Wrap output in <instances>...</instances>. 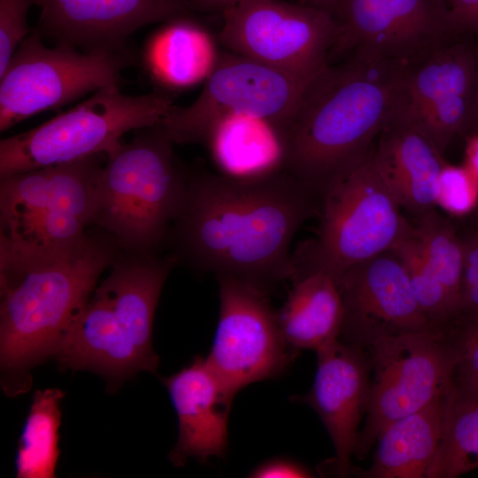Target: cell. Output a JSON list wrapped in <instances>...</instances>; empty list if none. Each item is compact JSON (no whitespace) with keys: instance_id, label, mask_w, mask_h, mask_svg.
<instances>
[{"instance_id":"6da1fadb","label":"cell","mask_w":478,"mask_h":478,"mask_svg":"<svg viewBox=\"0 0 478 478\" xmlns=\"http://www.w3.org/2000/svg\"><path fill=\"white\" fill-rule=\"evenodd\" d=\"M320 197L285 170L255 178L188 175L176 220L180 249L198 270L225 274L268 292L290 279V247L320 214Z\"/></svg>"},{"instance_id":"7a4b0ae2","label":"cell","mask_w":478,"mask_h":478,"mask_svg":"<svg viewBox=\"0 0 478 478\" xmlns=\"http://www.w3.org/2000/svg\"><path fill=\"white\" fill-rule=\"evenodd\" d=\"M407 63L353 54L307 84L289 126L284 170L320 199L371 150L397 109Z\"/></svg>"},{"instance_id":"3957f363","label":"cell","mask_w":478,"mask_h":478,"mask_svg":"<svg viewBox=\"0 0 478 478\" xmlns=\"http://www.w3.org/2000/svg\"><path fill=\"white\" fill-rule=\"evenodd\" d=\"M112 262L109 246L85 236L50 259L0 270V361L9 395L27 391L29 370L56 355Z\"/></svg>"},{"instance_id":"277c9868","label":"cell","mask_w":478,"mask_h":478,"mask_svg":"<svg viewBox=\"0 0 478 478\" xmlns=\"http://www.w3.org/2000/svg\"><path fill=\"white\" fill-rule=\"evenodd\" d=\"M173 264L155 258L115 263L61 343L60 368L93 371L110 389L140 371L155 372L154 314Z\"/></svg>"},{"instance_id":"5b68a950","label":"cell","mask_w":478,"mask_h":478,"mask_svg":"<svg viewBox=\"0 0 478 478\" xmlns=\"http://www.w3.org/2000/svg\"><path fill=\"white\" fill-rule=\"evenodd\" d=\"M103 155L1 178L0 270L50 259L86 236Z\"/></svg>"},{"instance_id":"8992f818","label":"cell","mask_w":478,"mask_h":478,"mask_svg":"<svg viewBox=\"0 0 478 478\" xmlns=\"http://www.w3.org/2000/svg\"><path fill=\"white\" fill-rule=\"evenodd\" d=\"M173 143L158 123L137 129L106 156L98 181L93 223L123 247L157 246L182 208L188 174L178 165Z\"/></svg>"},{"instance_id":"52a82bcc","label":"cell","mask_w":478,"mask_h":478,"mask_svg":"<svg viewBox=\"0 0 478 478\" xmlns=\"http://www.w3.org/2000/svg\"><path fill=\"white\" fill-rule=\"evenodd\" d=\"M401 210L371 149L322 197L317 235L292 255L291 281L312 272L336 280L351 266L392 250L414 229Z\"/></svg>"},{"instance_id":"ba28073f","label":"cell","mask_w":478,"mask_h":478,"mask_svg":"<svg viewBox=\"0 0 478 478\" xmlns=\"http://www.w3.org/2000/svg\"><path fill=\"white\" fill-rule=\"evenodd\" d=\"M108 86L38 127L0 142V177L105 153L121 136L158 123L174 106L166 93L128 96Z\"/></svg>"},{"instance_id":"9c48e42d","label":"cell","mask_w":478,"mask_h":478,"mask_svg":"<svg viewBox=\"0 0 478 478\" xmlns=\"http://www.w3.org/2000/svg\"><path fill=\"white\" fill-rule=\"evenodd\" d=\"M366 351L371 366L370 390L353 453L360 460L388 425L447 393L456 362L453 343L439 326L382 338Z\"/></svg>"},{"instance_id":"30bf717a","label":"cell","mask_w":478,"mask_h":478,"mask_svg":"<svg viewBox=\"0 0 478 478\" xmlns=\"http://www.w3.org/2000/svg\"><path fill=\"white\" fill-rule=\"evenodd\" d=\"M133 60L124 48L85 53L63 43L50 48L35 28L0 75V130L102 88L120 86Z\"/></svg>"},{"instance_id":"8fae6325","label":"cell","mask_w":478,"mask_h":478,"mask_svg":"<svg viewBox=\"0 0 478 478\" xmlns=\"http://www.w3.org/2000/svg\"><path fill=\"white\" fill-rule=\"evenodd\" d=\"M228 51L309 81L328 65L338 35L329 10L281 0H238L222 12Z\"/></svg>"},{"instance_id":"7c38bea8","label":"cell","mask_w":478,"mask_h":478,"mask_svg":"<svg viewBox=\"0 0 478 478\" xmlns=\"http://www.w3.org/2000/svg\"><path fill=\"white\" fill-rule=\"evenodd\" d=\"M309 81L231 51L221 53L197 98L185 107L174 105L159 124L173 143H203L213 123L228 114L258 116L289 132Z\"/></svg>"},{"instance_id":"4fadbf2b","label":"cell","mask_w":478,"mask_h":478,"mask_svg":"<svg viewBox=\"0 0 478 478\" xmlns=\"http://www.w3.org/2000/svg\"><path fill=\"white\" fill-rule=\"evenodd\" d=\"M220 314L207 363L235 394L285 372L298 353L285 342L267 292L219 274Z\"/></svg>"},{"instance_id":"5bb4252c","label":"cell","mask_w":478,"mask_h":478,"mask_svg":"<svg viewBox=\"0 0 478 478\" xmlns=\"http://www.w3.org/2000/svg\"><path fill=\"white\" fill-rule=\"evenodd\" d=\"M332 53L410 63L443 43L451 32L443 0H339Z\"/></svg>"},{"instance_id":"9a60e30c","label":"cell","mask_w":478,"mask_h":478,"mask_svg":"<svg viewBox=\"0 0 478 478\" xmlns=\"http://www.w3.org/2000/svg\"><path fill=\"white\" fill-rule=\"evenodd\" d=\"M478 75V57L461 43L441 44L405 66L395 116L443 154L466 125Z\"/></svg>"},{"instance_id":"2e32d148","label":"cell","mask_w":478,"mask_h":478,"mask_svg":"<svg viewBox=\"0 0 478 478\" xmlns=\"http://www.w3.org/2000/svg\"><path fill=\"white\" fill-rule=\"evenodd\" d=\"M343 306L339 339L366 351L376 341L434 327L420 309L405 268L390 250L356 264L336 280Z\"/></svg>"},{"instance_id":"e0dca14e","label":"cell","mask_w":478,"mask_h":478,"mask_svg":"<svg viewBox=\"0 0 478 478\" xmlns=\"http://www.w3.org/2000/svg\"><path fill=\"white\" fill-rule=\"evenodd\" d=\"M371 366L363 349L340 339L317 351L312 386L293 400L311 406L321 420L335 448L333 467L339 477L351 472L359 424L366 414Z\"/></svg>"},{"instance_id":"ac0fdd59","label":"cell","mask_w":478,"mask_h":478,"mask_svg":"<svg viewBox=\"0 0 478 478\" xmlns=\"http://www.w3.org/2000/svg\"><path fill=\"white\" fill-rule=\"evenodd\" d=\"M42 36L87 50L124 48L147 25L180 18L183 0H35Z\"/></svg>"},{"instance_id":"d6986e66","label":"cell","mask_w":478,"mask_h":478,"mask_svg":"<svg viewBox=\"0 0 478 478\" xmlns=\"http://www.w3.org/2000/svg\"><path fill=\"white\" fill-rule=\"evenodd\" d=\"M179 422L177 442L170 452L175 466L189 458L201 463L223 457L227 448V421L235 397L205 358L196 357L179 372L162 378Z\"/></svg>"},{"instance_id":"ffe728a7","label":"cell","mask_w":478,"mask_h":478,"mask_svg":"<svg viewBox=\"0 0 478 478\" xmlns=\"http://www.w3.org/2000/svg\"><path fill=\"white\" fill-rule=\"evenodd\" d=\"M372 148L375 166L400 207L418 218L436 209L443 153L417 129L394 116Z\"/></svg>"},{"instance_id":"44dd1931","label":"cell","mask_w":478,"mask_h":478,"mask_svg":"<svg viewBox=\"0 0 478 478\" xmlns=\"http://www.w3.org/2000/svg\"><path fill=\"white\" fill-rule=\"evenodd\" d=\"M288 131L250 114H228L208 130L203 143L221 170L235 178H255L284 170Z\"/></svg>"},{"instance_id":"7402d4cb","label":"cell","mask_w":478,"mask_h":478,"mask_svg":"<svg viewBox=\"0 0 478 478\" xmlns=\"http://www.w3.org/2000/svg\"><path fill=\"white\" fill-rule=\"evenodd\" d=\"M293 288L277 321L287 344L295 351H318L339 339L343 306L336 281L323 272L292 280Z\"/></svg>"},{"instance_id":"603a6c76","label":"cell","mask_w":478,"mask_h":478,"mask_svg":"<svg viewBox=\"0 0 478 478\" xmlns=\"http://www.w3.org/2000/svg\"><path fill=\"white\" fill-rule=\"evenodd\" d=\"M446 395V394H445ZM388 425L365 478H426L442 436L444 397Z\"/></svg>"},{"instance_id":"cb8c5ba5","label":"cell","mask_w":478,"mask_h":478,"mask_svg":"<svg viewBox=\"0 0 478 478\" xmlns=\"http://www.w3.org/2000/svg\"><path fill=\"white\" fill-rule=\"evenodd\" d=\"M221 52L217 41L201 26L174 19L149 40L145 62L153 78L171 89L205 81Z\"/></svg>"},{"instance_id":"d4e9b609","label":"cell","mask_w":478,"mask_h":478,"mask_svg":"<svg viewBox=\"0 0 478 478\" xmlns=\"http://www.w3.org/2000/svg\"><path fill=\"white\" fill-rule=\"evenodd\" d=\"M478 468V389L451 385L442 436L426 478H456Z\"/></svg>"},{"instance_id":"484cf974","label":"cell","mask_w":478,"mask_h":478,"mask_svg":"<svg viewBox=\"0 0 478 478\" xmlns=\"http://www.w3.org/2000/svg\"><path fill=\"white\" fill-rule=\"evenodd\" d=\"M64 396L65 393L58 389H46L35 393L19 442L16 458L18 477L55 476L60 453V402Z\"/></svg>"},{"instance_id":"4316f807","label":"cell","mask_w":478,"mask_h":478,"mask_svg":"<svg viewBox=\"0 0 478 478\" xmlns=\"http://www.w3.org/2000/svg\"><path fill=\"white\" fill-rule=\"evenodd\" d=\"M414 234L442 284L460 309L464 253L459 229L451 219L434 209L418 218Z\"/></svg>"},{"instance_id":"83f0119b","label":"cell","mask_w":478,"mask_h":478,"mask_svg":"<svg viewBox=\"0 0 478 478\" xmlns=\"http://www.w3.org/2000/svg\"><path fill=\"white\" fill-rule=\"evenodd\" d=\"M391 251L404 265L414 297L430 322L439 327L451 323L459 316V306L431 266L414 229Z\"/></svg>"},{"instance_id":"f1b7e54d","label":"cell","mask_w":478,"mask_h":478,"mask_svg":"<svg viewBox=\"0 0 478 478\" xmlns=\"http://www.w3.org/2000/svg\"><path fill=\"white\" fill-rule=\"evenodd\" d=\"M436 204L451 217L466 220L478 206V180L464 165L445 161L438 178Z\"/></svg>"},{"instance_id":"f546056e","label":"cell","mask_w":478,"mask_h":478,"mask_svg":"<svg viewBox=\"0 0 478 478\" xmlns=\"http://www.w3.org/2000/svg\"><path fill=\"white\" fill-rule=\"evenodd\" d=\"M445 328L456 353L451 385L478 389V320L457 318Z\"/></svg>"},{"instance_id":"4dcf8cb0","label":"cell","mask_w":478,"mask_h":478,"mask_svg":"<svg viewBox=\"0 0 478 478\" xmlns=\"http://www.w3.org/2000/svg\"><path fill=\"white\" fill-rule=\"evenodd\" d=\"M35 0H0V75L30 34L27 12Z\"/></svg>"},{"instance_id":"1f68e13d","label":"cell","mask_w":478,"mask_h":478,"mask_svg":"<svg viewBox=\"0 0 478 478\" xmlns=\"http://www.w3.org/2000/svg\"><path fill=\"white\" fill-rule=\"evenodd\" d=\"M459 231L463 245L464 267L460 309L457 318L478 320V229L467 225Z\"/></svg>"},{"instance_id":"d6a6232c","label":"cell","mask_w":478,"mask_h":478,"mask_svg":"<svg viewBox=\"0 0 478 478\" xmlns=\"http://www.w3.org/2000/svg\"><path fill=\"white\" fill-rule=\"evenodd\" d=\"M256 478H307L313 477L312 472L304 465L288 459L266 460L249 474Z\"/></svg>"},{"instance_id":"836d02e7","label":"cell","mask_w":478,"mask_h":478,"mask_svg":"<svg viewBox=\"0 0 478 478\" xmlns=\"http://www.w3.org/2000/svg\"><path fill=\"white\" fill-rule=\"evenodd\" d=\"M451 32L478 34V0H450Z\"/></svg>"},{"instance_id":"e575fe53","label":"cell","mask_w":478,"mask_h":478,"mask_svg":"<svg viewBox=\"0 0 478 478\" xmlns=\"http://www.w3.org/2000/svg\"><path fill=\"white\" fill-rule=\"evenodd\" d=\"M466 139L464 166L478 180V134L471 135Z\"/></svg>"},{"instance_id":"d590c367","label":"cell","mask_w":478,"mask_h":478,"mask_svg":"<svg viewBox=\"0 0 478 478\" xmlns=\"http://www.w3.org/2000/svg\"><path fill=\"white\" fill-rule=\"evenodd\" d=\"M474 134H478V75L470 112L461 135L466 137Z\"/></svg>"},{"instance_id":"8d00e7d4","label":"cell","mask_w":478,"mask_h":478,"mask_svg":"<svg viewBox=\"0 0 478 478\" xmlns=\"http://www.w3.org/2000/svg\"><path fill=\"white\" fill-rule=\"evenodd\" d=\"M192 4L202 11L223 12L235 4L238 0H191Z\"/></svg>"},{"instance_id":"74e56055","label":"cell","mask_w":478,"mask_h":478,"mask_svg":"<svg viewBox=\"0 0 478 478\" xmlns=\"http://www.w3.org/2000/svg\"><path fill=\"white\" fill-rule=\"evenodd\" d=\"M298 3L332 11L339 0H297Z\"/></svg>"},{"instance_id":"f35d334b","label":"cell","mask_w":478,"mask_h":478,"mask_svg":"<svg viewBox=\"0 0 478 478\" xmlns=\"http://www.w3.org/2000/svg\"><path fill=\"white\" fill-rule=\"evenodd\" d=\"M466 220L467 221L468 226L478 229V206L475 211L466 219Z\"/></svg>"}]
</instances>
